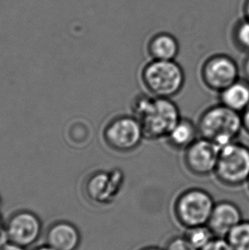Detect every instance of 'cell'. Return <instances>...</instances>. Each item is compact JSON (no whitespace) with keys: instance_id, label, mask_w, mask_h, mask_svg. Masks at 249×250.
Returning <instances> with one entry per match:
<instances>
[{"instance_id":"9","label":"cell","mask_w":249,"mask_h":250,"mask_svg":"<svg viewBox=\"0 0 249 250\" xmlns=\"http://www.w3.org/2000/svg\"><path fill=\"white\" fill-rule=\"evenodd\" d=\"M124 172L121 169L98 171L88 178L84 189L92 203L107 205L113 203L124 185Z\"/></svg>"},{"instance_id":"11","label":"cell","mask_w":249,"mask_h":250,"mask_svg":"<svg viewBox=\"0 0 249 250\" xmlns=\"http://www.w3.org/2000/svg\"><path fill=\"white\" fill-rule=\"evenodd\" d=\"M243 220V212L236 203L221 200L214 204L208 227L215 237H226Z\"/></svg>"},{"instance_id":"2","label":"cell","mask_w":249,"mask_h":250,"mask_svg":"<svg viewBox=\"0 0 249 250\" xmlns=\"http://www.w3.org/2000/svg\"><path fill=\"white\" fill-rule=\"evenodd\" d=\"M199 135L222 148L235 142L243 132L241 114L220 103L204 109L196 122Z\"/></svg>"},{"instance_id":"24","label":"cell","mask_w":249,"mask_h":250,"mask_svg":"<svg viewBox=\"0 0 249 250\" xmlns=\"http://www.w3.org/2000/svg\"><path fill=\"white\" fill-rule=\"evenodd\" d=\"M0 250H26V248L21 247L20 245L8 242L7 244L0 248Z\"/></svg>"},{"instance_id":"16","label":"cell","mask_w":249,"mask_h":250,"mask_svg":"<svg viewBox=\"0 0 249 250\" xmlns=\"http://www.w3.org/2000/svg\"><path fill=\"white\" fill-rule=\"evenodd\" d=\"M230 41L237 51L249 54V21L240 17L230 29Z\"/></svg>"},{"instance_id":"10","label":"cell","mask_w":249,"mask_h":250,"mask_svg":"<svg viewBox=\"0 0 249 250\" xmlns=\"http://www.w3.org/2000/svg\"><path fill=\"white\" fill-rule=\"evenodd\" d=\"M5 231L9 242L27 249L41 237L42 222L37 214L28 210H21L7 220Z\"/></svg>"},{"instance_id":"13","label":"cell","mask_w":249,"mask_h":250,"mask_svg":"<svg viewBox=\"0 0 249 250\" xmlns=\"http://www.w3.org/2000/svg\"><path fill=\"white\" fill-rule=\"evenodd\" d=\"M146 51L150 60L173 61L180 52V44L175 35L162 31L153 34L146 44Z\"/></svg>"},{"instance_id":"20","label":"cell","mask_w":249,"mask_h":250,"mask_svg":"<svg viewBox=\"0 0 249 250\" xmlns=\"http://www.w3.org/2000/svg\"><path fill=\"white\" fill-rule=\"evenodd\" d=\"M201 250H234L226 237H214Z\"/></svg>"},{"instance_id":"12","label":"cell","mask_w":249,"mask_h":250,"mask_svg":"<svg viewBox=\"0 0 249 250\" xmlns=\"http://www.w3.org/2000/svg\"><path fill=\"white\" fill-rule=\"evenodd\" d=\"M45 243L55 250H78L81 246V234L74 224L59 220L48 228Z\"/></svg>"},{"instance_id":"7","label":"cell","mask_w":249,"mask_h":250,"mask_svg":"<svg viewBox=\"0 0 249 250\" xmlns=\"http://www.w3.org/2000/svg\"><path fill=\"white\" fill-rule=\"evenodd\" d=\"M239 65L226 53L210 55L203 61L200 68L202 83L209 91L219 94L240 79Z\"/></svg>"},{"instance_id":"22","label":"cell","mask_w":249,"mask_h":250,"mask_svg":"<svg viewBox=\"0 0 249 250\" xmlns=\"http://www.w3.org/2000/svg\"><path fill=\"white\" fill-rule=\"evenodd\" d=\"M9 242L5 231V223H3L2 217L0 215V248Z\"/></svg>"},{"instance_id":"19","label":"cell","mask_w":249,"mask_h":250,"mask_svg":"<svg viewBox=\"0 0 249 250\" xmlns=\"http://www.w3.org/2000/svg\"><path fill=\"white\" fill-rule=\"evenodd\" d=\"M164 250H197L184 235H174L166 243Z\"/></svg>"},{"instance_id":"25","label":"cell","mask_w":249,"mask_h":250,"mask_svg":"<svg viewBox=\"0 0 249 250\" xmlns=\"http://www.w3.org/2000/svg\"><path fill=\"white\" fill-rule=\"evenodd\" d=\"M242 17L249 21V0H243L242 3Z\"/></svg>"},{"instance_id":"21","label":"cell","mask_w":249,"mask_h":250,"mask_svg":"<svg viewBox=\"0 0 249 250\" xmlns=\"http://www.w3.org/2000/svg\"><path fill=\"white\" fill-rule=\"evenodd\" d=\"M241 117L243 122V131L249 136V105L248 108L241 114Z\"/></svg>"},{"instance_id":"23","label":"cell","mask_w":249,"mask_h":250,"mask_svg":"<svg viewBox=\"0 0 249 250\" xmlns=\"http://www.w3.org/2000/svg\"><path fill=\"white\" fill-rule=\"evenodd\" d=\"M241 70L243 72V78L249 82V54L245 55V58L243 59Z\"/></svg>"},{"instance_id":"26","label":"cell","mask_w":249,"mask_h":250,"mask_svg":"<svg viewBox=\"0 0 249 250\" xmlns=\"http://www.w3.org/2000/svg\"><path fill=\"white\" fill-rule=\"evenodd\" d=\"M138 250H164V248L158 247V246H154V245H149V246H145V247L141 248Z\"/></svg>"},{"instance_id":"27","label":"cell","mask_w":249,"mask_h":250,"mask_svg":"<svg viewBox=\"0 0 249 250\" xmlns=\"http://www.w3.org/2000/svg\"><path fill=\"white\" fill-rule=\"evenodd\" d=\"M33 250H55L52 249V248L50 247V246H48V245H42V246H39V247L35 248Z\"/></svg>"},{"instance_id":"14","label":"cell","mask_w":249,"mask_h":250,"mask_svg":"<svg viewBox=\"0 0 249 250\" xmlns=\"http://www.w3.org/2000/svg\"><path fill=\"white\" fill-rule=\"evenodd\" d=\"M198 127L191 119L182 117L166 138V143L176 151H185L198 139Z\"/></svg>"},{"instance_id":"1","label":"cell","mask_w":249,"mask_h":250,"mask_svg":"<svg viewBox=\"0 0 249 250\" xmlns=\"http://www.w3.org/2000/svg\"><path fill=\"white\" fill-rule=\"evenodd\" d=\"M131 110L141 124L145 139L150 141L165 139L182 118L172 98H157L148 92L133 98Z\"/></svg>"},{"instance_id":"18","label":"cell","mask_w":249,"mask_h":250,"mask_svg":"<svg viewBox=\"0 0 249 250\" xmlns=\"http://www.w3.org/2000/svg\"><path fill=\"white\" fill-rule=\"evenodd\" d=\"M185 236L192 244V246L197 250L203 249L215 237L208 225L187 229Z\"/></svg>"},{"instance_id":"6","label":"cell","mask_w":249,"mask_h":250,"mask_svg":"<svg viewBox=\"0 0 249 250\" xmlns=\"http://www.w3.org/2000/svg\"><path fill=\"white\" fill-rule=\"evenodd\" d=\"M105 145L115 152L135 151L145 139L141 124L134 115H119L109 120L103 130Z\"/></svg>"},{"instance_id":"15","label":"cell","mask_w":249,"mask_h":250,"mask_svg":"<svg viewBox=\"0 0 249 250\" xmlns=\"http://www.w3.org/2000/svg\"><path fill=\"white\" fill-rule=\"evenodd\" d=\"M219 103L242 114L249 105V82L240 78L219 93Z\"/></svg>"},{"instance_id":"17","label":"cell","mask_w":249,"mask_h":250,"mask_svg":"<svg viewBox=\"0 0 249 250\" xmlns=\"http://www.w3.org/2000/svg\"><path fill=\"white\" fill-rule=\"evenodd\" d=\"M226 238L233 250H249V220H242Z\"/></svg>"},{"instance_id":"4","label":"cell","mask_w":249,"mask_h":250,"mask_svg":"<svg viewBox=\"0 0 249 250\" xmlns=\"http://www.w3.org/2000/svg\"><path fill=\"white\" fill-rule=\"evenodd\" d=\"M215 201L212 194L200 187H190L179 193L173 203V215L187 229L207 226Z\"/></svg>"},{"instance_id":"28","label":"cell","mask_w":249,"mask_h":250,"mask_svg":"<svg viewBox=\"0 0 249 250\" xmlns=\"http://www.w3.org/2000/svg\"><path fill=\"white\" fill-rule=\"evenodd\" d=\"M247 185H248V188H249V181H248V183H247Z\"/></svg>"},{"instance_id":"3","label":"cell","mask_w":249,"mask_h":250,"mask_svg":"<svg viewBox=\"0 0 249 250\" xmlns=\"http://www.w3.org/2000/svg\"><path fill=\"white\" fill-rule=\"evenodd\" d=\"M142 84L148 93L157 98H172L186 84V72L176 60H150L142 68Z\"/></svg>"},{"instance_id":"5","label":"cell","mask_w":249,"mask_h":250,"mask_svg":"<svg viewBox=\"0 0 249 250\" xmlns=\"http://www.w3.org/2000/svg\"><path fill=\"white\" fill-rule=\"evenodd\" d=\"M217 181L228 188L247 185L249 179V147L235 141L220 148L215 172Z\"/></svg>"},{"instance_id":"8","label":"cell","mask_w":249,"mask_h":250,"mask_svg":"<svg viewBox=\"0 0 249 250\" xmlns=\"http://www.w3.org/2000/svg\"><path fill=\"white\" fill-rule=\"evenodd\" d=\"M220 148L208 139L199 137L183 151V163L192 175L206 178L213 175Z\"/></svg>"},{"instance_id":"29","label":"cell","mask_w":249,"mask_h":250,"mask_svg":"<svg viewBox=\"0 0 249 250\" xmlns=\"http://www.w3.org/2000/svg\"><path fill=\"white\" fill-rule=\"evenodd\" d=\"M0 206H1V198H0Z\"/></svg>"}]
</instances>
